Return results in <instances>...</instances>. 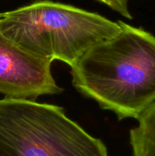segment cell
Returning <instances> with one entry per match:
<instances>
[{
  "label": "cell",
  "instance_id": "obj_1",
  "mask_svg": "<svg viewBox=\"0 0 155 156\" xmlns=\"http://www.w3.org/2000/svg\"><path fill=\"white\" fill-rule=\"evenodd\" d=\"M121 31L87 50L71 67L72 84L120 120L155 103V37L122 20Z\"/></svg>",
  "mask_w": 155,
  "mask_h": 156
},
{
  "label": "cell",
  "instance_id": "obj_6",
  "mask_svg": "<svg viewBox=\"0 0 155 156\" xmlns=\"http://www.w3.org/2000/svg\"><path fill=\"white\" fill-rule=\"evenodd\" d=\"M97 1L107 5L109 7L118 12L122 16H125L126 18H129V19L132 18V16L129 10L130 0H97Z\"/></svg>",
  "mask_w": 155,
  "mask_h": 156
},
{
  "label": "cell",
  "instance_id": "obj_2",
  "mask_svg": "<svg viewBox=\"0 0 155 156\" xmlns=\"http://www.w3.org/2000/svg\"><path fill=\"white\" fill-rule=\"evenodd\" d=\"M121 31L100 14L50 0L0 14V32L27 51L70 68L94 45Z\"/></svg>",
  "mask_w": 155,
  "mask_h": 156
},
{
  "label": "cell",
  "instance_id": "obj_5",
  "mask_svg": "<svg viewBox=\"0 0 155 156\" xmlns=\"http://www.w3.org/2000/svg\"><path fill=\"white\" fill-rule=\"evenodd\" d=\"M130 132L132 156H155V103L138 117Z\"/></svg>",
  "mask_w": 155,
  "mask_h": 156
},
{
  "label": "cell",
  "instance_id": "obj_4",
  "mask_svg": "<svg viewBox=\"0 0 155 156\" xmlns=\"http://www.w3.org/2000/svg\"><path fill=\"white\" fill-rule=\"evenodd\" d=\"M52 60L23 48L0 32V93L33 100L62 92L51 72Z\"/></svg>",
  "mask_w": 155,
  "mask_h": 156
},
{
  "label": "cell",
  "instance_id": "obj_3",
  "mask_svg": "<svg viewBox=\"0 0 155 156\" xmlns=\"http://www.w3.org/2000/svg\"><path fill=\"white\" fill-rule=\"evenodd\" d=\"M0 156H109L105 144L65 114L33 100H0Z\"/></svg>",
  "mask_w": 155,
  "mask_h": 156
}]
</instances>
